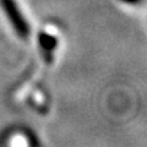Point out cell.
<instances>
[{"instance_id": "6da1fadb", "label": "cell", "mask_w": 147, "mask_h": 147, "mask_svg": "<svg viewBox=\"0 0 147 147\" xmlns=\"http://www.w3.org/2000/svg\"><path fill=\"white\" fill-rule=\"evenodd\" d=\"M125 1H129V3H130V1H136V0H125Z\"/></svg>"}]
</instances>
